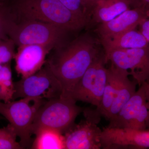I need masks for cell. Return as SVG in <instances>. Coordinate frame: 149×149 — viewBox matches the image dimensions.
<instances>
[{"instance_id": "1", "label": "cell", "mask_w": 149, "mask_h": 149, "mask_svg": "<svg viewBox=\"0 0 149 149\" xmlns=\"http://www.w3.org/2000/svg\"><path fill=\"white\" fill-rule=\"evenodd\" d=\"M95 39L88 34L81 35L67 45L54 49L46 60L61 84V97L70 98L77 82L99 55Z\"/></svg>"}, {"instance_id": "2", "label": "cell", "mask_w": 149, "mask_h": 149, "mask_svg": "<svg viewBox=\"0 0 149 149\" xmlns=\"http://www.w3.org/2000/svg\"><path fill=\"white\" fill-rule=\"evenodd\" d=\"M13 20L47 22L68 32L83 29L90 19L74 13L59 0H13L10 5Z\"/></svg>"}, {"instance_id": "3", "label": "cell", "mask_w": 149, "mask_h": 149, "mask_svg": "<svg viewBox=\"0 0 149 149\" xmlns=\"http://www.w3.org/2000/svg\"><path fill=\"white\" fill-rule=\"evenodd\" d=\"M68 31L54 24L34 20H10L8 36L18 47L39 45L51 50L63 45L65 36Z\"/></svg>"}, {"instance_id": "4", "label": "cell", "mask_w": 149, "mask_h": 149, "mask_svg": "<svg viewBox=\"0 0 149 149\" xmlns=\"http://www.w3.org/2000/svg\"><path fill=\"white\" fill-rule=\"evenodd\" d=\"M76 102L71 98L61 97L45 102L35 115L32 134L44 128L54 129L63 134L85 109L77 105Z\"/></svg>"}, {"instance_id": "5", "label": "cell", "mask_w": 149, "mask_h": 149, "mask_svg": "<svg viewBox=\"0 0 149 149\" xmlns=\"http://www.w3.org/2000/svg\"><path fill=\"white\" fill-rule=\"evenodd\" d=\"M45 102L30 97L7 103L0 101V114L14 128L23 149L31 148L33 142L31 138L32 123L37 111Z\"/></svg>"}, {"instance_id": "6", "label": "cell", "mask_w": 149, "mask_h": 149, "mask_svg": "<svg viewBox=\"0 0 149 149\" xmlns=\"http://www.w3.org/2000/svg\"><path fill=\"white\" fill-rule=\"evenodd\" d=\"M12 101L30 97L49 100L61 97V84L54 75L47 63L35 73L14 83Z\"/></svg>"}, {"instance_id": "7", "label": "cell", "mask_w": 149, "mask_h": 149, "mask_svg": "<svg viewBox=\"0 0 149 149\" xmlns=\"http://www.w3.org/2000/svg\"><path fill=\"white\" fill-rule=\"evenodd\" d=\"M106 63L104 55L99 54L74 86L70 98L98 107L107 78Z\"/></svg>"}, {"instance_id": "8", "label": "cell", "mask_w": 149, "mask_h": 149, "mask_svg": "<svg viewBox=\"0 0 149 149\" xmlns=\"http://www.w3.org/2000/svg\"><path fill=\"white\" fill-rule=\"evenodd\" d=\"M85 119L74 123L63 134L64 149H100L102 130L98 126L100 114L97 110L85 109Z\"/></svg>"}, {"instance_id": "9", "label": "cell", "mask_w": 149, "mask_h": 149, "mask_svg": "<svg viewBox=\"0 0 149 149\" xmlns=\"http://www.w3.org/2000/svg\"><path fill=\"white\" fill-rule=\"evenodd\" d=\"M107 63L125 70L132 75L139 86L149 78V47L118 49L105 53Z\"/></svg>"}, {"instance_id": "10", "label": "cell", "mask_w": 149, "mask_h": 149, "mask_svg": "<svg viewBox=\"0 0 149 149\" xmlns=\"http://www.w3.org/2000/svg\"><path fill=\"white\" fill-rule=\"evenodd\" d=\"M100 143L104 149L148 148L149 130L107 126L102 130Z\"/></svg>"}, {"instance_id": "11", "label": "cell", "mask_w": 149, "mask_h": 149, "mask_svg": "<svg viewBox=\"0 0 149 149\" xmlns=\"http://www.w3.org/2000/svg\"><path fill=\"white\" fill-rule=\"evenodd\" d=\"M148 7L139 6L133 9L127 10L111 20L101 23L95 32L100 38H103L135 29L143 19L148 17Z\"/></svg>"}, {"instance_id": "12", "label": "cell", "mask_w": 149, "mask_h": 149, "mask_svg": "<svg viewBox=\"0 0 149 149\" xmlns=\"http://www.w3.org/2000/svg\"><path fill=\"white\" fill-rule=\"evenodd\" d=\"M51 49L39 45H24L18 47L15 55V70L22 78L32 75L40 70L46 62Z\"/></svg>"}, {"instance_id": "13", "label": "cell", "mask_w": 149, "mask_h": 149, "mask_svg": "<svg viewBox=\"0 0 149 149\" xmlns=\"http://www.w3.org/2000/svg\"><path fill=\"white\" fill-rule=\"evenodd\" d=\"M139 87L138 91H136L123 107L116 117L109 121L108 127L129 128L143 105L149 101L148 82H144Z\"/></svg>"}, {"instance_id": "14", "label": "cell", "mask_w": 149, "mask_h": 149, "mask_svg": "<svg viewBox=\"0 0 149 149\" xmlns=\"http://www.w3.org/2000/svg\"><path fill=\"white\" fill-rule=\"evenodd\" d=\"M105 53L118 49L149 47V42L136 29L107 38H100Z\"/></svg>"}, {"instance_id": "15", "label": "cell", "mask_w": 149, "mask_h": 149, "mask_svg": "<svg viewBox=\"0 0 149 149\" xmlns=\"http://www.w3.org/2000/svg\"><path fill=\"white\" fill-rule=\"evenodd\" d=\"M133 5L131 0H99L92 8L95 22L102 23L111 20Z\"/></svg>"}, {"instance_id": "16", "label": "cell", "mask_w": 149, "mask_h": 149, "mask_svg": "<svg viewBox=\"0 0 149 149\" xmlns=\"http://www.w3.org/2000/svg\"><path fill=\"white\" fill-rule=\"evenodd\" d=\"M118 80L114 100L109 113L107 120L111 121L116 117L123 107L136 91V81L129 79L127 71L118 69Z\"/></svg>"}, {"instance_id": "17", "label": "cell", "mask_w": 149, "mask_h": 149, "mask_svg": "<svg viewBox=\"0 0 149 149\" xmlns=\"http://www.w3.org/2000/svg\"><path fill=\"white\" fill-rule=\"evenodd\" d=\"M118 80V70L111 65L108 68L107 78L101 102L96 109L107 120L116 94Z\"/></svg>"}, {"instance_id": "18", "label": "cell", "mask_w": 149, "mask_h": 149, "mask_svg": "<svg viewBox=\"0 0 149 149\" xmlns=\"http://www.w3.org/2000/svg\"><path fill=\"white\" fill-rule=\"evenodd\" d=\"M34 134L36 137L31 149H64L63 134L58 130L52 128H41Z\"/></svg>"}, {"instance_id": "19", "label": "cell", "mask_w": 149, "mask_h": 149, "mask_svg": "<svg viewBox=\"0 0 149 149\" xmlns=\"http://www.w3.org/2000/svg\"><path fill=\"white\" fill-rule=\"evenodd\" d=\"M14 128L10 123L0 128V149H22Z\"/></svg>"}, {"instance_id": "20", "label": "cell", "mask_w": 149, "mask_h": 149, "mask_svg": "<svg viewBox=\"0 0 149 149\" xmlns=\"http://www.w3.org/2000/svg\"><path fill=\"white\" fill-rule=\"evenodd\" d=\"M15 44L8 37L0 38V64L10 63L14 58Z\"/></svg>"}, {"instance_id": "21", "label": "cell", "mask_w": 149, "mask_h": 149, "mask_svg": "<svg viewBox=\"0 0 149 149\" xmlns=\"http://www.w3.org/2000/svg\"><path fill=\"white\" fill-rule=\"evenodd\" d=\"M66 7L74 13L90 18L88 0H59Z\"/></svg>"}, {"instance_id": "22", "label": "cell", "mask_w": 149, "mask_h": 149, "mask_svg": "<svg viewBox=\"0 0 149 149\" xmlns=\"http://www.w3.org/2000/svg\"><path fill=\"white\" fill-rule=\"evenodd\" d=\"M10 10L7 2L0 6V38L8 37L7 34L8 26L12 18Z\"/></svg>"}, {"instance_id": "23", "label": "cell", "mask_w": 149, "mask_h": 149, "mask_svg": "<svg viewBox=\"0 0 149 149\" xmlns=\"http://www.w3.org/2000/svg\"><path fill=\"white\" fill-rule=\"evenodd\" d=\"M0 82L8 88L14 91L10 63L2 65L0 67Z\"/></svg>"}, {"instance_id": "24", "label": "cell", "mask_w": 149, "mask_h": 149, "mask_svg": "<svg viewBox=\"0 0 149 149\" xmlns=\"http://www.w3.org/2000/svg\"><path fill=\"white\" fill-rule=\"evenodd\" d=\"M14 91L10 89L0 82V101L7 103L12 101Z\"/></svg>"}, {"instance_id": "25", "label": "cell", "mask_w": 149, "mask_h": 149, "mask_svg": "<svg viewBox=\"0 0 149 149\" xmlns=\"http://www.w3.org/2000/svg\"><path fill=\"white\" fill-rule=\"evenodd\" d=\"M140 31L147 41L149 42V19L148 17L143 19L139 23Z\"/></svg>"}, {"instance_id": "26", "label": "cell", "mask_w": 149, "mask_h": 149, "mask_svg": "<svg viewBox=\"0 0 149 149\" xmlns=\"http://www.w3.org/2000/svg\"><path fill=\"white\" fill-rule=\"evenodd\" d=\"M133 4H135L137 6H145L148 7L149 0H131Z\"/></svg>"}, {"instance_id": "27", "label": "cell", "mask_w": 149, "mask_h": 149, "mask_svg": "<svg viewBox=\"0 0 149 149\" xmlns=\"http://www.w3.org/2000/svg\"><path fill=\"white\" fill-rule=\"evenodd\" d=\"M99 0H88V8H89L90 13H91L93 6Z\"/></svg>"}, {"instance_id": "28", "label": "cell", "mask_w": 149, "mask_h": 149, "mask_svg": "<svg viewBox=\"0 0 149 149\" xmlns=\"http://www.w3.org/2000/svg\"><path fill=\"white\" fill-rule=\"evenodd\" d=\"M7 1H1V0H0V6H1L4 3H5Z\"/></svg>"}, {"instance_id": "29", "label": "cell", "mask_w": 149, "mask_h": 149, "mask_svg": "<svg viewBox=\"0 0 149 149\" xmlns=\"http://www.w3.org/2000/svg\"><path fill=\"white\" fill-rule=\"evenodd\" d=\"M2 118L3 117H2V116H0V120H1V119H3Z\"/></svg>"}, {"instance_id": "30", "label": "cell", "mask_w": 149, "mask_h": 149, "mask_svg": "<svg viewBox=\"0 0 149 149\" xmlns=\"http://www.w3.org/2000/svg\"><path fill=\"white\" fill-rule=\"evenodd\" d=\"M1 1H8V0H1Z\"/></svg>"}, {"instance_id": "31", "label": "cell", "mask_w": 149, "mask_h": 149, "mask_svg": "<svg viewBox=\"0 0 149 149\" xmlns=\"http://www.w3.org/2000/svg\"><path fill=\"white\" fill-rule=\"evenodd\" d=\"M2 65H1L0 64V67H1V66Z\"/></svg>"}]
</instances>
